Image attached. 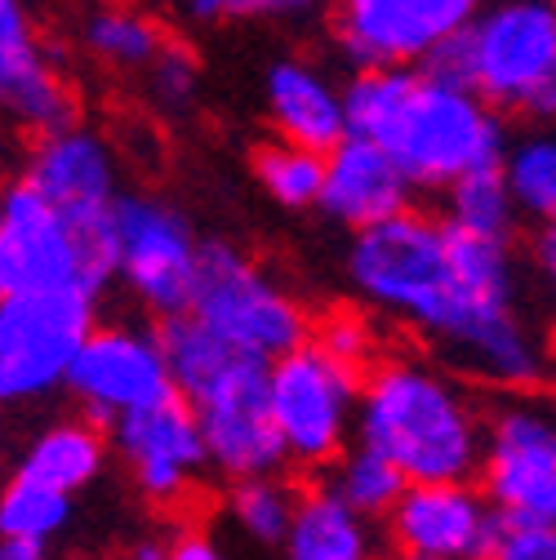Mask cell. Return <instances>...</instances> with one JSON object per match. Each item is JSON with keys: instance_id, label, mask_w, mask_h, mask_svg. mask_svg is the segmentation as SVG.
Masks as SVG:
<instances>
[{"instance_id": "6", "label": "cell", "mask_w": 556, "mask_h": 560, "mask_svg": "<svg viewBox=\"0 0 556 560\" xmlns=\"http://www.w3.org/2000/svg\"><path fill=\"white\" fill-rule=\"evenodd\" d=\"M361 370L338 361L316 338L267 361V409L286 450V467L321 471L357 441Z\"/></svg>"}, {"instance_id": "19", "label": "cell", "mask_w": 556, "mask_h": 560, "mask_svg": "<svg viewBox=\"0 0 556 560\" xmlns=\"http://www.w3.org/2000/svg\"><path fill=\"white\" fill-rule=\"evenodd\" d=\"M263 112L276 138L312 152H329L347 133V98L334 77H325L308 58H281L267 67Z\"/></svg>"}, {"instance_id": "37", "label": "cell", "mask_w": 556, "mask_h": 560, "mask_svg": "<svg viewBox=\"0 0 556 560\" xmlns=\"http://www.w3.org/2000/svg\"><path fill=\"white\" fill-rule=\"evenodd\" d=\"M10 165H14V143H10V133L0 129V183L10 178Z\"/></svg>"}, {"instance_id": "12", "label": "cell", "mask_w": 556, "mask_h": 560, "mask_svg": "<svg viewBox=\"0 0 556 560\" xmlns=\"http://www.w3.org/2000/svg\"><path fill=\"white\" fill-rule=\"evenodd\" d=\"M62 392L77 400L81 413H90L94 423H107V428L134 409L165 400L174 392V378H170L161 329L129 325V320H112V325L94 320L72 370H67Z\"/></svg>"}, {"instance_id": "7", "label": "cell", "mask_w": 556, "mask_h": 560, "mask_svg": "<svg viewBox=\"0 0 556 560\" xmlns=\"http://www.w3.org/2000/svg\"><path fill=\"white\" fill-rule=\"evenodd\" d=\"M94 320L99 294L81 285L19 290L0 299V405H40L62 392Z\"/></svg>"}, {"instance_id": "2", "label": "cell", "mask_w": 556, "mask_h": 560, "mask_svg": "<svg viewBox=\"0 0 556 560\" xmlns=\"http://www.w3.org/2000/svg\"><path fill=\"white\" fill-rule=\"evenodd\" d=\"M347 133L379 143L414 191H445L454 178L499 165L503 112L432 67H357L343 85Z\"/></svg>"}, {"instance_id": "31", "label": "cell", "mask_w": 556, "mask_h": 560, "mask_svg": "<svg viewBox=\"0 0 556 560\" xmlns=\"http://www.w3.org/2000/svg\"><path fill=\"white\" fill-rule=\"evenodd\" d=\"M490 556H503V560H556V521H499Z\"/></svg>"}, {"instance_id": "14", "label": "cell", "mask_w": 556, "mask_h": 560, "mask_svg": "<svg viewBox=\"0 0 556 560\" xmlns=\"http://www.w3.org/2000/svg\"><path fill=\"white\" fill-rule=\"evenodd\" d=\"M499 516L485 489L467 480H405L383 516V538L409 560H476L490 556Z\"/></svg>"}, {"instance_id": "18", "label": "cell", "mask_w": 556, "mask_h": 560, "mask_svg": "<svg viewBox=\"0 0 556 560\" xmlns=\"http://www.w3.org/2000/svg\"><path fill=\"white\" fill-rule=\"evenodd\" d=\"M414 205V183L401 174V165L361 133H343L325 152V178L316 209L347 232H361L370 223H383Z\"/></svg>"}, {"instance_id": "26", "label": "cell", "mask_w": 556, "mask_h": 560, "mask_svg": "<svg viewBox=\"0 0 556 560\" xmlns=\"http://www.w3.org/2000/svg\"><path fill=\"white\" fill-rule=\"evenodd\" d=\"M517 219H521V214H517L512 191H508L499 165L472 170V174H463V178H454V183L445 187V223L459 228V232L512 241Z\"/></svg>"}, {"instance_id": "21", "label": "cell", "mask_w": 556, "mask_h": 560, "mask_svg": "<svg viewBox=\"0 0 556 560\" xmlns=\"http://www.w3.org/2000/svg\"><path fill=\"white\" fill-rule=\"evenodd\" d=\"M107 436L103 428L94 423L90 413L81 418H54L49 428H40L27 450L19 454V471L62 489V494H81V489H90L103 467H107Z\"/></svg>"}, {"instance_id": "23", "label": "cell", "mask_w": 556, "mask_h": 560, "mask_svg": "<svg viewBox=\"0 0 556 560\" xmlns=\"http://www.w3.org/2000/svg\"><path fill=\"white\" fill-rule=\"evenodd\" d=\"M299 489L281 471H263V476H241L228 489V521L250 547H281L294 521Z\"/></svg>"}, {"instance_id": "8", "label": "cell", "mask_w": 556, "mask_h": 560, "mask_svg": "<svg viewBox=\"0 0 556 560\" xmlns=\"http://www.w3.org/2000/svg\"><path fill=\"white\" fill-rule=\"evenodd\" d=\"M107 280L112 262L103 228L85 232L23 178L0 183V299L54 285L103 294Z\"/></svg>"}, {"instance_id": "30", "label": "cell", "mask_w": 556, "mask_h": 560, "mask_svg": "<svg viewBox=\"0 0 556 560\" xmlns=\"http://www.w3.org/2000/svg\"><path fill=\"white\" fill-rule=\"evenodd\" d=\"M312 338H316L321 347H329L338 361L357 365V370H366V365L379 357V325H374V312H370V307H366V312H329V316L312 329Z\"/></svg>"}, {"instance_id": "1", "label": "cell", "mask_w": 556, "mask_h": 560, "mask_svg": "<svg viewBox=\"0 0 556 560\" xmlns=\"http://www.w3.org/2000/svg\"><path fill=\"white\" fill-rule=\"evenodd\" d=\"M347 285L374 312L419 334L432 352L499 392L547 383L556 352L503 236H472L424 209L352 232Z\"/></svg>"}, {"instance_id": "36", "label": "cell", "mask_w": 556, "mask_h": 560, "mask_svg": "<svg viewBox=\"0 0 556 560\" xmlns=\"http://www.w3.org/2000/svg\"><path fill=\"white\" fill-rule=\"evenodd\" d=\"M45 547L23 542V538H0V560H40Z\"/></svg>"}, {"instance_id": "13", "label": "cell", "mask_w": 556, "mask_h": 560, "mask_svg": "<svg viewBox=\"0 0 556 560\" xmlns=\"http://www.w3.org/2000/svg\"><path fill=\"white\" fill-rule=\"evenodd\" d=\"M480 0H334V40L352 67H424Z\"/></svg>"}, {"instance_id": "32", "label": "cell", "mask_w": 556, "mask_h": 560, "mask_svg": "<svg viewBox=\"0 0 556 560\" xmlns=\"http://www.w3.org/2000/svg\"><path fill=\"white\" fill-rule=\"evenodd\" d=\"M174 5L196 27H223L245 14V0H174Z\"/></svg>"}, {"instance_id": "22", "label": "cell", "mask_w": 556, "mask_h": 560, "mask_svg": "<svg viewBox=\"0 0 556 560\" xmlns=\"http://www.w3.org/2000/svg\"><path fill=\"white\" fill-rule=\"evenodd\" d=\"M499 174L521 219L556 223V129H530L503 148Z\"/></svg>"}, {"instance_id": "4", "label": "cell", "mask_w": 556, "mask_h": 560, "mask_svg": "<svg viewBox=\"0 0 556 560\" xmlns=\"http://www.w3.org/2000/svg\"><path fill=\"white\" fill-rule=\"evenodd\" d=\"M424 67L463 81L495 112H556V0H485Z\"/></svg>"}, {"instance_id": "15", "label": "cell", "mask_w": 556, "mask_h": 560, "mask_svg": "<svg viewBox=\"0 0 556 560\" xmlns=\"http://www.w3.org/2000/svg\"><path fill=\"white\" fill-rule=\"evenodd\" d=\"M112 450L120 454L134 489L157 508L183 503L210 471L192 405L170 392L157 405H143L112 423Z\"/></svg>"}, {"instance_id": "5", "label": "cell", "mask_w": 556, "mask_h": 560, "mask_svg": "<svg viewBox=\"0 0 556 560\" xmlns=\"http://www.w3.org/2000/svg\"><path fill=\"white\" fill-rule=\"evenodd\" d=\"M183 312L196 316L205 329H215L232 352L254 361H276L303 338H312L308 307L258 258L228 241L200 245L196 280Z\"/></svg>"}, {"instance_id": "27", "label": "cell", "mask_w": 556, "mask_h": 560, "mask_svg": "<svg viewBox=\"0 0 556 560\" xmlns=\"http://www.w3.org/2000/svg\"><path fill=\"white\" fill-rule=\"evenodd\" d=\"M329 489L347 503V508H357L361 516L370 521H383L387 508L396 503V494L405 489V476L370 445L352 441L334 463H329Z\"/></svg>"}, {"instance_id": "16", "label": "cell", "mask_w": 556, "mask_h": 560, "mask_svg": "<svg viewBox=\"0 0 556 560\" xmlns=\"http://www.w3.org/2000/svg\"><path fill=\"white\" fill-rule=\"evenodd\" d=\"M23 183L85 232H99L120 196V165L94 125L62 120L36 133V143L23 156Z\"/></svg>"}, {"instance_id": "25", "label": "cell", "mask_w": 556, "mask_h": 560, "mask_svg": "<svg viewBox=\"0 0 556 560\" xmlns=\"http://www.w3.org/2000/svg\"><path fill=\"white\" fill-rule=\"evenodd\" d=\"M72 525V494L62 489L14 471L5 485H0V538H23L49 551V542Z\"/></svg>"}, {"instance_id": "17", "label": "cell", "mask_w": 556, "mask_h": 560, "mask_svg": "<svg viewBox=\"0 0 556 560\" xmlns=\"http://www.w3.org/2000/svg\"><path fill=\"white\" fill-rule=\"evenodd\" d=\"M0 112L32 133L77 116V90L49 54L27 0H0Z\"/></svg>"}, {"instance_id": "24", "label": "cell", "mask_w": 556, "mask_h": 560, "mask_svg": "<svg viewBox=\"0 0 556 560\" xmlns=\"http://www.w3.org/2000/svg\"><path fill=\"white\" fill-rule=\"evenodd\" d=\"M165 27L143 14V10H129V5H103L85 19L81 27V45L94 62L112 67V72H143L152 62V54L165 45Z\"/></svg>"}, {"instance_id": "34", "label": "cell", "mask_w": 556, "mask_h": 560, "mask_svg": "<svg viewBox=\"0 0 556 560\" xmlns=\"http://www.w3.org/2000/svg\"><path fill=\"white\" fill-rule=\"evenodd\" d=\"M534 276H538V285L547 290V299L556 303V223H547L538 236H534Z\"/></svg>"}, {"instance_id": "11", "label": "cell", "mask_w": 556, "mask_h": 560, "mask_svg": "<svg viewBox=\"0 0 556 560\" xmlns=\"http://www.w3.org/2000/svg\"><path fill=\"white\" fill-rule=\"evenodd\" d=\"M499 521H556V409L512 396L485 418L476 463Z\"/></svg>"}, {"instance_id": "28", "label": "cell", "mask_w": 556, "mask_h": 560, "mask_svg": "<svg viewBox=\"0 0 556 560\" xmlns=\"http://www.w3.org/2000/svg\"><path fill=\"white\" fill-rule=\"evenodd\" d=\"M254 178L258 187L281 205V209H312L321 200V178H325V152H312V148H299V143H276L258 148L254 152Z\"/></svg>"}, {"instance_id": "35", "label": "cell", "mask_w": 556, "mask_h": 560, "mask_svg": "<svg viewBox=\"0 0 556 560\" xmlns=\"http://www.w3.org/2000/svg\"><path fill=\"white\" fill-rule=\"evenodd\" d=\"M321 5V0H245V14H263V19H303Z\"/></svg>"}, {"instance_id": "29", "label": "cell", "mask_w": 556, "mask_h": 560, "mask_svg": "<svg viewBox=\"0 0 556 560\" xmlns=\"http://www.w3.org/2000/svg\"><path fill=\"white\" fill-rule=\"evenodd\" d=\"M143 85H148V98L157 103V112L183 116L200 98V58L183 40H165L152 54V62L143 67Z\"/></svg>"}, {"instance_id": "33", "label": "cell", "mask_w": 556, "mask_h": 560, "mask_svg": "<svg viewBox=\"0 0 556 560\" xmlns=\"http://www.w3.org/2000/svg\"><path fill=\"white\" fill-rule=\"evenodd\" d=\"M223 547L205 534V529H196V525H187V529H178L170 542H165V556H178V560H215Z\"/></svg>"}, {"instance_id": "20", "label": "cell", "mask_w": 556, "mask_h": 560, "mask_svg": "<svg viewBox=\"0 0 556 560\" xmlns=\"http://www.w3.org/2000/svg\"><path fill=\"white\" fill-rule=\"evenodd\" d=\"M281 547L294 560H366L379 551V538L370 516L347 508L329 485H316V489H299L294 521Z\"/></svg>"}, {"instance_id": "10", "label": "cell", "mask_w": 556, "mask_h": 560, "mask_svg": "<svg viewBox=\"0 0 556 560\" xmlns=\"http://www.w3.org/2000/svg\"><path fill=\"white\" fill-rule=\"evenodd\" d=\"M183 400L196 413L205 454H210V471L241 480V476H263L286 467V450L267 409V361L232 352L192 392H183Z\"/></svg>"}, {"instance_id": "3", "label": "cell", "mask_w": 556, "mask_h": 560, "mask_svg": "<svg viewBox=\"0 0 556 560\" xmlns=\"http://www.w3.org/2000/svg\"><path fill=\"white\" fill-rule=\"evenodd\" d=\"M357 441L405 480H467L480 463L485 413L445 361L387 352L361 370Z\"/></svg>"}, {"instance_id": "9", "label": "cell", "mask_w": 556, "mask_h": 560, "mask_svg": "<svg viewBox=\"0 0 556 560\" xmlns=\"http://www.w3.org/2000/svg\"><path fill=\"white\" fill-rule=\"evenodd\" d=\"M103 241L112 280H120L143 312L174 316L187 307L200 241L178 205L148 191H120L103 223Z\"/></svg>"}]
</instances>
